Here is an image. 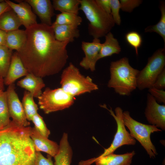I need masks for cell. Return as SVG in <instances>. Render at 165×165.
Listing matches in <instances>:
<instances>
[{
    "label": "cell",
    "mask_w": 165,
    "mask_h": 165,
    "mask_svg": "<svg viewBox=\"0 0 165 165\" xmlns=\"http://www.w3.org/2000/svg\"><path fill=\"white\" fill-rule=\"evenodd\" d=\"M25 31V42L16 51L28 73L42 78L61 71L68 58L69 42L57 40L52 26L42 23Z\"/></svg>",
    "instance_id": "obj_1"
},
{
    "label": "cell",
    "mask_w": 165,
    "mask_h": 165,
    "mask_svg": "<svg viewBox=\"0 0 165 165\" xmlns=\"http://www.w3.org/2000/svg\"><path fill=\"white\" fill-rule=\"evenodd\" d=\"M32 129L18 126L12 120L0 129V165H34Z\"/></svg>",
    "instance_id": "obj_2"
},
{
    "label": "cell",
    "mask_w": 165,
    "mask_h": 165,
    "mask_svg": "<svg viewBox=\"0 0 165 165\" xmlns=\"http://www.w3.org/2000/svg\"><path fill=\"white\" fill-rule=\"evenodd\" d=\"M110 79L107 86L113 88L122 96H129L137 88V78L139 71L130 64L128 58L124 57L112 61L110 66Z\"/></svg>",
    "instance_id": "obj_3"
},
{
    "label": "cell",
    "mask_w": 165,
    "mask_h": 165,
    "mask_svg": "<svg viewBox=\"0 0 165 165\" xmlns=\"http://www.w3.org/2000/svg\"><path fill=\"white\" fill-rule=\"evenodd\" d=\"M79 10L84 13L89 23V34L94 38L105 36L114 26L115 23L111 14L103 10L95 0H79Z\"/></svg>",
    "instance_id": "obj_4"
},
{
    "label": "cell",
    "mask_w": 165,
    "mask_h": 165,
    "mask_svg": "<svg viewBox=\"0 0 165 165\" xmlns=\"http://www.w3.org/2000/svg\"><path fill=\"white\" fill-rule=\"evenodd\" d=\"M60 83L63 90L74 97L98 89L90 77L82 75L71 62L63 70Z\"/></svg>",
    "instance_id": "obj_5"
},
{
    "label": "cell",
    "mask_w": 165,
    "mask_h": 165,
    "mask_svg": "<svg viewBox=\"0 0 165 165\" xmlns=\"http://www.w3.org/2000/svg\"><path fill=\"white\" fill-rule=\"evenodd\" d=\"M123 115L124 125L129 130L130 135L140 142L150 158L155 157L157 153L151 140L150 135L162 130L155 126L144 124L135 120L127 111L123 112Z\"/></svg>",
    "instance_id": "obj_6"
},
{
    "label": "cell",
    "mask_w": 165,
    "mask_h": 165,
    "mask_svg": "<svg viewBox=\"0 0 165 165\" xmlns=\"http://www.w3.org/2000/svg\"><path fill=\"white\" fill-rule=\"evenodd\" d=\"M165 65V47L156 51L148 58L145 66L139 71L137 78V88L140 90L149 89L153 85Z\"/></svg>",
    "instance_id": "obj_7"
},
{
    "label": "cell",
    "mask_w": 165,
    "mask_h": 165,
    "mask_svg": "<svg viewBox=\"0 0 165 165\" xmlns=\"http://www.w3.org/2000/svg\"><path fill=\"white\" fill-rule=\"evenodd\" d=\"M39 108L45 113H50L67 108L74 103L75 98L61 87L55 89L46 88L38 98Z\"/></svg>",
    "instance_id": "obj_8"
},
{
    "label": "cell",
    "mask_w": 165,
    "mask_h": 165,
    "mask_svg": "<svg viewBox=\"0 0 165 165\" xmlns=\"http://www.w3.org/2000/svg\"><path fill=\"white\" fill-rule=\"evenodd\" d=\"M101 107L107 109L116 120L117 125L116 132L110 146L105 149L104 152L99 156H101L113 153L118 148L124 145H134L136 141L127 130L123 119V110L119 107H116L115 109V114L111 108H108L105 104L101 105Z\"/></svg>",
    "instance_id": "obj_9"
},
{
    "label": "cell",
    "mask_w": 165,
    "mask_h": 165,
    "mask_svg": "<svg viewBox=\"0 0 165 165\" xmlns=\"http://www.w3.org/2000/svg\"><path fill=\"white\" fill-rule=\"evenodd\" d=\"M14 83L9 86L6 91L7 103L10 117L18 126L27 127L30 123L26 118L22 103L15 90Z\"/></svg>",
    "instance_id": "obj_10"
},
{
    "label": "cell",
    "mask_w": 165,
    "mask_h": 165,
    "mask_svg": "<svg viewBox=\"0 0 165 165\" xmlns=\"http://www.w3.org/2000/svg\"><path fill=\"white\" fill-rule=\"evenodd\" d=\"M145 114L149 123L165 130V105L159 104L149 93L147 95Z\"/></svg>",
    "instance_id": "obj_11"
},
{
    "label": "cell",
    "mask_w": 165,
    "mask_h": 165,
    "mask_svg": "<svg viewBox=\"0 0 165 165\" xmlns=\"http://www.w3.org/2000/svg\"><path fill=\"white\" fill-rule=\"evenodd\" d=\"M99 38H94L91 42L83 41L81 47L84 57L79 63V65L84 69L93 72L96 70V64L101 46Z\"/></svg>",
    "instance_id": "obj_12"
},
{
    "label": "cell",
    "mask_w": 165,
    "mask_h": 165,
    "mask_svg": "<svg viewBox=\"0 0 165 165\" xmlns=\"http://www.w3.org/2000/svg\"><path fill=\"white\" fill-rule=\"evenodd\" d=\"M135 154L134 151L120 155L112 153L80 161L79 165H90L94 162L96 165H130Z\"/></svg>",
    "instance_id": "obj_13"
},
{
    "label": "cell",
    "mask_w": 165,
    "mask_h": 165,
    "mask_svg": "<svg viewBox=\"0 0 165 165\" xmlns=\"http://www.w3.org/2000/svg\"><path fill=\"white\" fill-rule=\"evenodd\" d=\"M5 1L15 13L22 25L26 29L37 23L35 14L32 11L30 5L25 0L18 1V3L9 0Z\"/></svg>",
    "instance_id": "obj_14"
},
{
    "label": "cell",
    "mask_w": 165,
    "mask_h": 165,
    "mask_svg": "<svg viewBox=\"0 0 165 165\" xmlns=\"http://www.w3.org/2000/svg\"><path fill=\"white\" fill-rule=\"evenodd\" d=\"M38 16L42 23L51 26L52 18L55 14L54 8L50 0H26Z\"/></svg>",
    "instance_id": "obj_15"
},
{
    "label": "cell",
    "mask_w": 165,
    "mask_h": 165,
    "mask_svg": "<svg viewBox=\"0 0 165 165\" xmlns=\"http://www.w3.org/2000/svg\"><path fill=\"white\" fill-rule=\"evenodd\" d=\"M30 137L35 151L44 152L53 157L58 153L59 145L42 136L34 127L32 128Z\"/></svg>",
    "instance_id": "obj_16"
},
{
    "label": "cell",
    "mask_w": 165,
    "mask_h": 165,
    "mask_svg": "<svg viewBox=\"0 0 165 165\" xmlns=\"http://www.w3.org/2000/svg\"><path fill=\"white\" fill-rule=\"evenodd\" d=\"M28 73L16 51L12 54L9 69L4 79V84L9 86L13 84L17 79Z\"/></svg>",
    "instance_id": "obj_17"
},
{
    "label": "cell",
    "mask_w": 165,
    "mask_h": 165,
    "mask_svg": "<svg viewBox=\"0 0 165 165\" xmlns=\"http://www.w3.org/2000/svg\"><path fill=\"white\" fill-rule=\"evenodd\" d=\"M17 84L31 93L34 97L36 98L42 94V90L45 86L42 78L30 73L18 81Z\"/></svg>",
    "instance_id": "obj_18"
},
{
    "label": "cell",
    "mask_w": 165,
    "mask_h": 165,
    "mask_svg": "<svg viewBox=\"0 0 165 165\" xmlns=\"http://www.w3.org/2000/svg\"><path fill=\"white\" fill-rule=\"evenodd\" d=\"M59 146L58 152L54 157V165H71L73 151L69 143L67 133L63 134Z\"/></svg>",
    "instance_id": "obj_19"
},
{
    "label": "cell",
    "mask_w": 165,
    "mask_h": 165,
    "mask_svg": "<svg viewBox=\"0 0 165 165\" xmlns=\"http://www.w3.org/2000/svg\"><path fill=\"white\" fill-rule=\"evenodd\" d=\"M56 39L60 42L68 41L72 42L80 36L78 27L72 25L51 26Z\"/></svg>",
    "instance_id": "obj_20"
},
{
    "label": "cell",
    "mask_w": 165,
    "mask_h": 165,
    "mask_svg": "<svg viewBox=\"0 0 165 165\" xmlns=\"http://www.w3.org/2000/svg\"><path fill=\"white\" fill-rule=\"evenodd\" d=\"M105 37V41L101 44L98 57L99 60L114 54H119L121 51L118 40L114 38L112 32H109Z\"/></svg>",
    "instance_id": "obj_21"
},
{
    "label": "cell",
    "mask_w": 165,
    "mask_h": 165,
    "mask_svg": "<svg viewBox=\"0 0 165 165\" xmlns=\"http://www.w3.org/2000/svg\"><path fill=\"white\" fill-rule=\"evenodd\" d=\"M21 25L12 9L5 13L0 17V29L6 32L18 29Z\"/></svg>",
    "instance_id": "obj_22"
},
{
    "label": "cell",
    "mask_w": 165,
    "mask_h": 165,
    "mask_svg": "<svg viewBox=\"0 0 165 165\" xmlns=\"http://www.w3.org/2000/svg\"><path fill=\"white\" fill-rule=\"evenodd\" d=\"M26 38L25 30L18 29L7 32L5 46L12 50L17 51L24 44Z\"/></svg>",
    "instance_id": "obj_23"
},
{
    "label": "cell",
    "mask_w": 165,
    "mask_h": 165,
    "mask_svg": "<svg viewBox=\"0 0 165 165\" xmlns=\"http://www.w3.org/2000/svg\"><path fill=\"white\" fill-rule=\"evenodd\" d=\"M54 9L61 13H65L78 15L80 5L79 0H53Z\"/></svg>",
    "instance_id": "obj_24"
},
{
    "label": "cell",
    "mask_w": 165,
    "mask_h": 165,
    "mask_svg": "<svg viewBox=\"0 0 165 165\" xmlns=\"http://www.w3.org/2000/svg\"><path fill=\"white\" fill-rule=\"evenodd\" d=\"M22 104L27 119L31 121L33 117L38 113V108L33 95L27 90L24 92Z\"/></svg>",
    "instance_id": "obj_25"
},
{
    "label": "cell",
    "mask_w": 165,
    "mask_h": 165,
    "mask_svg": "<svg viewBox=\"0 0 165 165\" xmlns=\"http://www.w3.org/2000/svg\"><path fill=\"white\" fill-rule=\"evenodd\" d=\"M82 22V18L78 15L61 13L56 15L55 21L52 26L58 25H72L78 27Z\"/></svg>",
    "instance_id": "obj_26"
},
{
    "label": "cell",
    "mask_w": 165,
    "mask_h": 165,
    "mask_svg": "<svg viewBox=\"0 0 165 165\" xmlns=\"http://www.w3.org/2000/svg\"><path fill=\"white\" fill-rule=\"evenodd\" d=\"M12 50L5 46H0V76L4 79L9 69Z\"/></svg>",
    "instance_id": "obj_27"
},
{
    "label": "cell",
    "mask_w": 165,
    "mask_h": 165,
    "mask_svg": "<svg viewBox=\"0 0 165 165\" xmlns=\"http://www.w3.org/2000/svg\"><path fill=\"white\" fill-rule=\"evenodd\" d=\"M160 9L161 13L159 21L156 25L149 26L146 28L145 32H155L163 38L165 43V4L164 2H161Z\"/></svg>",
    "instance_id": "obj_28"
},
{
    "label": "cell",
    "mask_w": 165,
    "mask_h": 165,
    "mask_svg": "<svg viewBox=\"0 0 165 165\" xmlns=\"http://www.w3.org/2000/svg\"><path fill=\"white\" fill-rule=\"evenodd\" d=\"M10 117L6 93L4 91L0 95V120L4 127L9 123Z\"/></svg>",
    "instance_id": "obj_29"
},
{
    "label": "cell",
    "mask_w": 165,
    "mask_h": 165,
    "mask_svg": "<svg viewBox=\"0 0 165 165\" xmlns=\"http://www.w3.org/2000/svg\"><path fill=\"white\" fill-rule=\"evenodd\" d=\"M31 121L34 125L35 129L42 136L48 138L50 131L47 128L42 117L38 113L33 117Z\"/></svg>",
    "instance_id": "obj_30"
},
{
    "label": "cell",
    "mask_w": 165,
    "mask_h": 165,
    "mask_svg": "<svg viewBox=\"0 0 165 165\" xmlns=\"http://www.w3.org/2000/svg\"><path fill=\"white\" fill-rule=\"evenodd\" d=\"M127 42L134 48L136 54H138V49L141 46L142 38L141 35L137 32L131 31L127 33L125 35Z\"/></svg>",
    "instance_id": "obj_31"
},
{
    "label": "cell",
    "mask_w": 165,
    "mask_h": 165,
    "mask_svg": "<svg viewBox=\"0 0 165 165\" xmlns=\"http://www.w3.org/2000/svg\"><path fill=\"white\" fill-rule=\"evenodd\" d=\"M111 7V14L114 21L116 24L119 25L121 19L119 14L120 5L119 0H110Z\"/></svg>",
    "instance_id": "obj_32"
},
{
    "label": "cell",
    "mask_w": 165,
    "mask_h": 165,
    "mask_svg": "<svg viewBox=\"0 0 165 165\" xmlns=\"http://www.w3.org/2000/svg\"><path fill=\"white\" fill-rule=\"evenodd\" d=\"M120 9L123 11L131 12L138 6L142 1L140 0H120Z\"/></svg>",
    "instance_id": "obj_33"
},
{
    "label": "cell",
    "mask_w": 165,
    "mask_h": 165,
    "mask_svg": "<svg viewBox=\"0 0 165 165\" xmlns=\"http://www.w3.org/2000/svg\"><path fill=\"white\" fill-rule=\"evenodd\" d=\"M52 157L48 155L47 157L46 158L40 152L35 151L34 165H54Z\"/></svg>",
    "instance_id": "obj_34"
},
{
    "label": "cell",
    "mask_w": 165,
    "mask_h": 165,
    "mask_svg": "<svg viewBox=\"0 0 165 165\" xmlns=\"http://www.w3.org/2000/svg\"><path fill=\"white\" fill-rule=\"evenodd\" d=\"M149 94L155 98L158 103L165 104V91L152 87L148 89Z\"/></svg>",
    "instance_id": "obj_35"
},
{
    "label": "cell",
    "mask_w": 165,
    "mask_h": 165,
    "mask_svg": "<svg viewBox=\"0 0 165 165\" xmlns=\"http://www.w3.org/2000/svg\"><path fill=\"white\" fill-rule=\"evenodd\" d=\"M153 87L159 90H163L165 88V69L159 75L153 85Z\"/></svg>",
    "instance_id": "obj_36"
},
{
    "label": "cell",
    "mask_w": 165,
    "mask_h": 165,
    "mask_svg": "<svg viewBox=\"0 0 165 165\" xmlns=\"http://www.w3.org/2000/svg\"><path fill=\"white\" fill-rule=\"evenodd\" d=\"M97 4L105 11L111 14L110 0H95Z\"/></svg>",
    "instance_id": "obj_37"
},
{
    "label": "cell",
    "mask_w": 165,
    "mask_h": 165,
    "mask_svg": "<svg viewBox=\"0 0 165 165\" xmlns=\"http://www.w3.org/2000/svg\"><path fill=\"white\" fill-rule=\"evenodd\" d=\"M11 9L9 5L5 1L0 0V17L5 13Z\"/></svg>",
    "instance_id": "obj_38"
},
{
    "label": "cell",
    "mask_w": 165,
    "mask_h": 165,
    "mask_svg": "<svg viewBox=\"0 0 165 165\" xmlns=\"http://www.w3.org/2000/svg\"><path fill=\"white\" fill-rule=\"evenodd\" d=\"M6 33L0 29V46H5Z\"/></svg>",
    "instance_id": "obj_39"
},
{
    "label": "cell",
    "mask_w": 165,
    "mask_h": 165,
    "mask_svg": "<svg viewBox=\"0 0 165 165\" xmlns=\"http://www.w3.org/2000/svg\"><path fill=\"white\" fill-rule=\"evenodd\" d=\"M4 79L0 76V95L4 91Z\"/></svg>",
    "instance_id": "obj_40"
},
{
    "label": "cell",
    "mask_w": 165,
    "mask_h": 165,
    "mask_svg": "<svg viewBox=\"0 0 165 165\" xmlns=\"http://www.w3.org/2000/svg\"><path fill=\"white\" fill-rule=\"evenodd\" d=\"M4 127V126L0 120V129L3 128Z\"/></svg>",
    "instance_id": "obj_41"
}]
</instances>
